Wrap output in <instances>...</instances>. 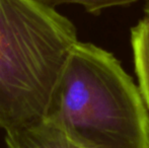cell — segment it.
Segmentation results:
<instances>
[{
	"label": "cell",
	"mask_w": 149,
	"mask_h": 148,
	"mask_svg": "<svg viewBox=\"0 0 149 148\" xmlns=\"http://www.w3.org/2000/svg\"><path fill=\"white\" fill-rule=\"evenodd\" d=\"M76 28L35 0H0V129L46 117Z\"/></svg>",
	"instance_id": "obj_2"
},
{
	"label": "cell",
	"mask_w": 149,
	"mask_h": 148,
	"mask_svg": "<svg viewBox=\"0 0 149 148\" xmlns=\"http://www.w3.org/2000/svg\"><path fill=\"white\" fill-rule=\"evenodd\" d=\"M144 12H145V14L149 15V0H148V2L146 3V5H145V9H144Z\"/></svg>",
	"instance_id": "obj_6"
},
{
	"label": "cell",
	"mask_w": 149,
	"mask_h": 148,
	"mask_svg": "<svg viewBox=\"0 0 149 148\" xmlns=\"http://www.w3.org/2000/svg\"><path fill=\"white\" fill-rule=\"evenodd\" d=\"M46 118L82 148H149V111L112 53L77 42Z\"/></svg>",
	"instance_id": "obj_1"
},
{
	"label": "cell",
	"mask_w": 149,
	"mask_h": 148,
	"mask_svg": "<svg viewBox=\"0 0 149 148\" xmlns=\"http://www.w3.org/2000/svg\"><path fill=\"white\" fill-rule=\"evenodd\" d=\"M35 1L51 8H56L57 6L63 4H78L83 6L87 12L97 14L107 8L128 5L135 3L139 0H35Z\"/></svg>",
	"instance_id": "obj_5"
},
{
	"label": "cell",
	"mask_w": 149,
	"mask_h": 148,
	"mask_svg": "<svg viewBox=\"0 0 149 148\" xmlns=\"http://www.w3.org/2000/svg\"><path fill=\"white\" fill-rule=\"evenodd\" d=\"M5 144L7 148H82L46 117L6 131Z\"/></svg>",
	"instance_id": "obj_3"
},
{
	"label": "cell",
	"mask_w": 149,
	"mask_h": 148,
	"mask_svg": "<svg viewBox=\"0 0 149 148\" xmlns=\"http://www.w3.org/2000/svg\"><path fill=\"white\" fill-rule=\"evenodd\" d=\"M131 45L138 86L149 111V15L131 28Z\"/></svg>",
	"instance_id": "obj_4"
}]
</instances>
